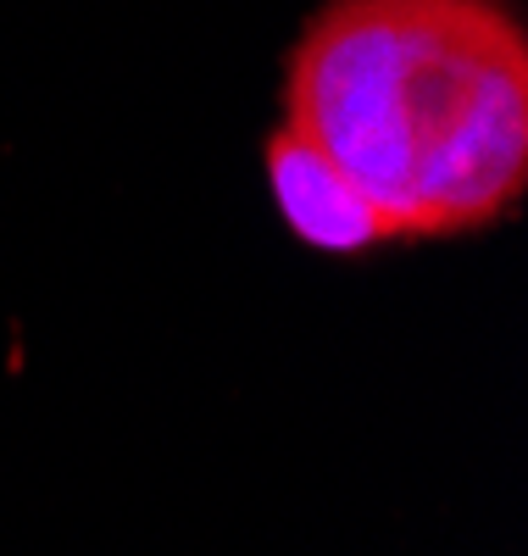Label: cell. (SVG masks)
<instances>
[{"mask_svg": "<svg viewBox=\"0 0 528 556\" xmlns=\"http://www.w3.org/2000/svg\"><path fill=\"white\" fill-rule=\"evenodd\" d=\"M284 123L401 240L467 235L528 184V34L501 0H328L290 56Z\"/></svg>", "mask_w": 528, "mask_h": 556, "instance_id": "1", "label": "cell"}, {"mask_svg": "<svg viewBox=\"0 0 528 556\" xmlns=\"http://www.w3.org/2000/svg\"><path fill=\"white\" fill-rule=\"evenodd\" d=\"M262 167H267V190L278 201V217L290 223V235L301 245L328 251V256H362V251L401 240L395 223L362 195V184L323 146L296 134L290 123L267 134Z\"/></svg>", "mask_w": 528, "mask_h": 556, "instance_id": "2", "label": "cell"}]
</instances>
